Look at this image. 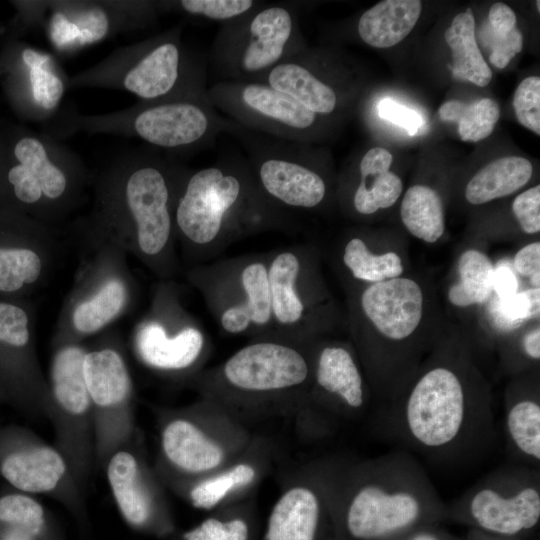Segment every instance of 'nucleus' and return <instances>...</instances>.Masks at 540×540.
<instances>
[{"mask_svg": "<svg viewBox=\"0 0 540 540\" xmlns=\"http://www.w3.org/2000/svg\"><path fill=\"white\" fill-rule=\"evenodd\" d=\"M373 415L381 437L439 465L478 463L499 446L491 384L453 324L402 395Z\"/></svg>", "mask_w": 540, "mask_h": 540, "instance_id": "nucleus-1", "label": "nucleus"}, {"mask_svg": "<svg viewBox=\"0 0 540 540\" xmlns=\"http://www.w3.org/2000/svg\"><path fill=\"white\" fill-rule=\"evenodd\" d=\"M346 329L377 406L395 401L451 325L422 273L344 289Z\"/></svg>", "mask_w": 540, "mask_h": 540, "instance_id": "nucleus-2", "label": "nucleus"}, {"mask_svg": "<svg viewBox=\"0 0 540 540\" xmlns=\"http://www.w3.org/2000/svg\"><path fill=\"white\" fill-rule=\"evenodd\" d=\"M187 168L152 152L121 158L99 178L90 242L133 255L161 281L179 272L175 207Z\"/></svg>", "mask_w": 540, "mask_h": 540, "instance_id": "nucleus-3", "label": "nucleus"}, {"mask_svg": "<svg viewBox=\"0 0 540 540\" xmlns=\"http://www.w3.org/2000/svg\"><path fill=\"white\" fill-rule=\"evenodd\" d=\"M174 218L187 268L220 258L233 243L251 235L296 228L292 215L264 196L247 161L238 157L188 169Z\"/></svg>", "mask_w": 540, "mask_h": 540, "instance_id": "nucleus-4", "label": "nucleus"}, {"mask_svg": "<svg viewBox=\"0 0 540 540\" xmlns=\"http://www.w3.org/2000/svg\"><path fill=\"white\" fill-rule=\"evenodd\" d=\"M444 521L447 503L414 454L397 448L346 458L336 506L340 540H390Z\"/></svg>", "mask_w": 540, "mask_h": 540, "instance_id": "nucleus-5", "label": "nucleus"}, {"mask_svg": "<svg viewBox=\"0 0 540 540\" xmlns=\"http://www.w3.org/2000/svg\"><path fill=\"white\" fill-rule=\"evenodd\" d=\"M314 345L276 337L250 339L189 383L199 397L216 402L248 426L292 419L311 382Z\"/></svg>", "mask_w": 540, "mask_h": 540, "instance_id": "nucleus-6", "label": "nucleus"}, {"mask_svg": "<svg viewBox=\"0 0 540 540\" xmlns=\"http://www.w3.org/2000/svg\"><path fill=\"white\" fill-rule=\"evenodd\" d=\"M255 434L221 405L198 397L159 412L153 467L160 481L202 477L238 456Z\"/></svg>", "mask_w": 540, "mask_h": 540, "instance_id": "nucleus-7", "label": "nucleus"}, {"mask_svg": "<svg viewBox=\"0 0 540 540\" xmlns=\"http://www.w3.org/2000/svg\"><path fill=\"white\" fill-rule=\"evenodd\" d=\"M267 253L276 338L313 343L346 328L345 310L325 280L318 246L294 244Z\"/></svg>", "mask_w": 540, "mask_h": 540, "instance_id": "nucleus-8", "label": "nucleus"}, {"mask_svg": "<svg viewBox=\"0 0 540 540\" xmlns=\"http://www.w3.org/2000/svg\"><path fill=\"white\" fill-rule=\"evenodd\" d=\"M373 394L351 341L335 337L315 342L311 382L291 419L303 440L319 441L368 415Z\"/></svg>", "mask_w": 540, "mask_h": 540, "instance_id": "nucleus-9", "label": "nucleus"}, {"mask_svg": "<svg viewBox=\"0 0 540 540\" xmlns=\"http://www.w3.org/2000/svg\"><path fill=\"white\" fill-rule=\"evenodd\" d=\"M221 331L250 339L275 337L268 253H255L199 264L185 271Z\"/></svg>", "mask_w": 540, "mask_h": 540, "instance_id": "nucleus-10", "label": "nucleus"}, {"mask_svg": "<svg viewBox=\"0 0 540 540\" xmlns=\"http://www.w3.org/2000/svg\"><path fill=\"white\" fill-rule=\"evenodd\" d=\"M304 47L296 3L261 2L249 13L221 24L209 61L221 81L259 82Z\"/></svg>", "mask_w": 540, "mask_h": 540, "instance_id": "nucleus-11", "label": "nucleus"}, {"mask_svg": "<svg viewBox=\"0 0 540 540\" xmlns=\"http://www.w3.org/2000/svg\"><path fill=\"white\" fill-rule=\"evenodd\" d=\"M85 77L121 87L142 103L208 97L205 66L184 46L179 27L127 48Z\"/></svg>", "mask_w": 540, "mask_h": 540, "instance_id": "nucleus-12", "label": "nucleus"}, {"mask_svg": "<svg viewBox=\"0 0 540 540\" xmlns=\"http://www.w3.org/2000/svg\"><path fill=\"white\" fill-rule=\"evenodd\" d=\"M447 521L524 540L540 523V468L511 462L498 466L447 503Z\"/></svg>", "mask_w": 540, "mask_h": 540, "instance_id": "nucleus-13", "label": "nucleus"}, {"mask_svg": "<svg viewBox=\"0 0 540 540\" xmlns=\"http://www.w3.org/2000/svg\"><path fill=\"white\" fill-rule=\"evenodd\" d=\"M13 156L16 163L6 172L12 211L53 227L76 207L86 181L83 167L45 137L18 139Z\"/></svg>", "mask_w": 540, "mask_h": 540, "instance_id": "nucleus-14", "label": "nucleus"}, {"mask_svg": "<svg viewBox=\"0 0 540 540\" xmlns=\"http://www.w3.org/2000/svg\"><path fill=\"white\" fill-rule=\"evenodd\" d=\"M346 458L325 455L289 470L281 480L264 540H340L336 506Z\"/></svg>", "mask_w": 540, "mask_h": 540, "instance_id": "nucleus-15", "label": "nucleus"}, {"mask_svg": "<svg viewBox=\"0 0 540 540\" xmlns=\"http://www.w3.org/2000/svg\"><path fill=\"white\" fill-rule=\"evenodd\" d=\"M161 281L151 306L133 333V351L141 364L158 375L188 381L203 370L211 343L183 307L178 287Z\"/></svg>", "mask_w": 540, "mask_h": 540, "instance_id": "nucleus-16", "label": "nucleus"}, {"mask_svg": "<svg viewBox=\"0 0 540 540\" xmlns=\"http://www.w3.org/2000/svg\"><path fill=\"white\" fill-rule=\"evenodd\" d=\"M94 255L84 264L59 316L53 347L83 343L105 329L130 306L132 277L125 253L91 242Z\"/></svg>", "mask_w": 540, "mask_h": 540, "instance_id": "nucleus-17", "label": "nucleus"}, {"mask_svg": "<svg viewBox=\"0 0 540 540\" xmlns=\"http://www.w3.org/2000/svg\"><path fill=\"white\" fill-rule=\"evenodd\" d=\"M84 343L53 347L45 411L55 433V447L84 491L95 464L92 409L83 375Z\"/></svg>", "mask_w": 540, "mask_h": 540, "instance_id": "nucleus-18", "label": "nucleus"}, {"mask_svg": "<svg viewBox=\"0 0 540 540\" xmlns=\"http://www.w3.org/2000/svg\"><path fill=\"white\" fill-rule=\"evenodd\" d=\"M83 375L92 409L95 464L103 468L112 453L132 443L133 380L120 346L109 339L86 347Z\"/></svg>", "mask_w": 540, "mask_h": 540, "instance_id": "nucleus-19", "label": "nucleus"}, {"mask_svg": "<svg viewBox=\"0 0 540 540\" xmlns=\"http://www.w3.org/2000/svg\"><path fill=\"white\" fill-rule=\"evenodd\" d=\"M247 140V161L255 183L264 196L288 212L320 208L329 198L330 186L324 172L317 168L305 143L280 139L260 141L238 134Z\"/></svg>", "mask_w": 540, "mask_h": 540, "instance_id": "nucleus-20", "label": "nucleus"}, {"mask_svg": "<svg viewBox=\"0 0 540 540\" xmlns=\"http://www.w3.org/2000/svg\"><path fill=\"white\" fill-rule=\"evenodd\" d=\"M207 96L243 128L284 141L306 143L322 124V117L263 82L219 81L207 87Z\"/></svg>", "mask_w": 540, "mask_h": 540, "instance_id": "nucleus-21", "label": "nucleus"}, {"mask_svg": "<svg viewBox=\"0 0 540 540\" xmlns=\"http://www.w3.org/2000/svg\"><path fill=\"white\" fill-rule=\"evenodd\" d=\"M0 400L29 415H45L47 379L35 341V309L28 299L0 298Z\"/></svg>", "mask_w": 540, "mask_h": 540, "instance_id": "nucleus-22", "label": "nucleus"}, {"mask_svg": "<svg viewBox=\"0 0 540 540\" xmlns=\"http://www.w3.org/2000/svg\"><path fill=\"white\" fill-rule=\"evenodd\" d=\"M124 118L127 133L165 150L206 148L213 145L221 133L238 135L244 129L222 117L208 97L141 102L127 111Z\"/></svg>", "mask_w": 540, "mask_h": 540, "instance_id": "nucleus-23", "label": "nucleus"}, {"mask_svg": "<svg viewBox=\"0 0 540 540\" xmlns=\"http://www.w3.org/2000/svg\"><path fill=\"white\" fill-rule=\"evenodd\" d=\"M0 479L10 489L48 496L73 508L84 494L55 445L18 425L0 427Z\"/></svg>", "mask_w": 540, "mask_h": 540, "instance_id": "nucleus-24", "label": "nucleus"}, {"mask_svg": "<svg viewBox=\"0 0 540 540\" xmlns=\"http://www.w3.org/2000/svg\"><path fill=\"white\" fill-rule=\"evenodd\" d=\"M59 245L53 227L1 210L0 298L28 299L49 277Z\"/></svg>", "mask_w": 540, "mask_h": 540, "instance_id": "nucleus-25", "label": "nucleus"}, {"mask_svg": "<svg viewBox=\"0 0 540 540\" xmlns=\"http://www.w3.org/2000/svg\"><path fill=\"white\" fill-rule=\"evenodd\" d=\"M280 449L267 435L256 433L234 459L202 477L161 481L196 509L216 511L255 496L256 490L278 462Z\"/></svg>", "mask_w": 540, "mask_h": 540, "instance_id": "nucleus-26", "label": "nucleus"}, {"mask_svg": "<svg viewBox=\"0 0 540 540\" xmlns=\"http://www.w3.org/2000/svg\"><path fill=\"white\" fill-rule=\"evenodd\" d=\"M103 469L114 502L130 526L148 530L168 528L165 487L154 467L132 443L112 453Z\"/></svg>", "mask_w": 540, "mask_h": 540, "instance_id": "nucleus-27", "label": "nucleus"}, {"mask_svg": "<svg viewBox=\"0 0 540 540\" xmlns=\"http://www.w3.org/2000/svg\"><path fill=\"white\" fill-rule=\"evenodd\" d=\"M504 410L509 462L540 468L539 369L510 379L504 391Z\"/></svg>", "mask_w": 540, "mask_h": 540, "instance_id": "nucleus-28", "label": "nucleus"}, {"mask_svg": "<svg viewBox=\"0 0 540 540\" xmlns=\"http://www.w3.org/2000/svg\"><path fill=\"white\" fill-rule=\"evenodd\" d=\"M405 260V244H382L361 231L343 235L331 258L344 289L400 277L408 272Z\"/></svg>", "mask_w": 540, "mask_h": 540, "instance_id": "nucleus-29", "label": "nucleus"}, {"mask_svg": "<svg viewBox=\"0 0 540 540\" xmlns=\"http://www.w3.org/2000/svg\"><path fill=\"white\" fill-rule=\"evenodd\" d=\"M259 82L291 96L320 117L333 114L340 103L336 85L323 72L322 58L306 47L276 65Z\"/></svg>", "mask_w": 540, "mask_h": 540, "instance_id": "nucleus-30", "label": "nucleus"}, {"mask_svg": "<svg viewBox=\"0 0 540 540\" xmlns=\"http://www.w3.org/2000/svg\"><path fill=\"white\" fill-rule=\"evenodd\" d=\"M392 162V154L382 147L370 148L361 157L357 178L344 187L342 195L352 215L368 217L398 201L403 183L390 171Z\"/></svg>", "mask_w": 540, "mask_h": 540, "instance_id": "nucleus-31", "label": "nucleus"}, {"mask_svg": "<svg viewBox=\"0 0 540 540\" xmlns=\"http://www.w3.org/2000/svg\"><path fill=\"white\" fill-rule=\"evenodd\" d=\"M111 5L84 3L56 5L48 23L53 46L72 52L107 37L116 22Z\"/></svg>", "mask_w": 540, "mask_h": 540, "instance_id": "nucleus-32", "label": "nucleus"}, {"mask_svg": "<svg viewBox=\"0 0 540 540\" xmlns=\"http://www.w3.org/2000/svg\"><path fill=\"white\" fill-rule=\"evenodd\" d=\"M422 11L419 0H383L359 18L357 32L361 40L375 48H389L412 31Z\"/></svg>", "mask_w": 540, "mask_h": 540, "instance_id": "nucleus-33", "label": "nucleus"}, {"mask_svg": "<svg viewBox=\"0 0 540 540\" xmlns=\"http://www.w3.org/2000/svg\"><path fill=\"white\" fill-rule=\"evenodd\" d=\"M495 264L486 252L467 247L455 262L454 278L446 290L447 302L458 309L480 308L493 293Z\"/></svg>", "mask_w": 540, "mask_h": 540, "instance_id": "nucleus-34", "label": "nucleus"}, {"mask_svg": "<svg viewBox=\"0 0 540 540\" xmlns=\"http://www.w3.org/2000/svg\"><path fill=\"white\" fill-rule=\"evenodd\" d=\"M532 173V164L526 158H498L471 177L464 190L465 199L472 205H481L509 196L524 187Z\"/></svg>", "mask_w": 540, "mask_h": 540, "instance_id": "nucleus-35", "label": "nucleus"}, {"mask_svg": "<svg viewBox=\"0 0 540 540\" xmlns=\"http://www.w3.org/2000/svg\"><path fill=\"white\" fill-rule=\"evenodd\" d=\"M444 37L452 53L453 77L479 87L487 86L492 79V71L478 47L471 9L453 18Z\"/></svg>", "mask_w": 540, "mask_h": 540, "instance_id": "nucleus-36", "label": "nucleus"}, {"mask_svg": "<svg viewBox=\"0 0 540 540\" xmlns=\"http://www.w3.org/2000/svg\"><path fill=\"white\" fill-rule=\"evenodd\" d=\"M400 218L405 229L415 238L437 243L445 233V213L440 194L430 186H410L400 204Z\"/></svg>", "mask_w": 540, "mask_h": 540, "instance_id": "nucleus-37", "label": "nucleus"}, {"mask_svg": "<svg viewBox=\"0 0 540 540\" xmlns=\"http://www.w3.org/2000/svg\"><path fill=\"white\" fill-rule=\"evenodd\" d=\"M27 68L30 99L43 118L52 114L61 102L65 84L52 56L48 53L25 48L21 53Z\"/></svg>", "mask_w": 540, "mask_h": 540, "instance_id": "nucleus-38", "label": "nucleus"}, {"mask_svg": "<svg viewBox=\"0 0 540 540\" xmlns=\"http://www.w3.org/2000/svg\"><path fill=\"white\" fill-rule=\"evenodd\" d=\"M438 113L442 121L458 124L461 140L478 142L493 132L500 109L497 102L491 98H482L469 104L450 100L440 106Z\"/></svg>", "mask_w": 540, "mask_h": 540, "instance_id": "nucleus-39", "label": "nucleus"}, {"mask_svg": "<svg viewBox=\"0 0 540 540\" xmlns=\"http://www.w3.org/2000/svg\"><path fill=\"white\" fill-rule=\"evenodd\" d=\"M254 496L214 511L215 514L184 533L182 540H252Z\"/></svg>", "mask_w": 540, "mask_h": 540, "instance_id": "nucleus-40", "label": "nucleus"}, {"mask_svg": "<svg viewBox=\"0 0 540 540\" xmlns=\"http://www.w3.org/2000/svg\"><path fill=\"white\" fill-rule=\"evenodd\" d=\"M495 351L498 354V372L501 375L512 378L539 369V321L501 341Z\"/></svg>", "mask_w": 540, "mask_h": 540, "instance_id": "nucleus-41", "label": "nucleus"}, {"mask_svg": "<svg viewBox=\"0 0 540 540\" xmlns=\"http://www.w3.org/2000/svg\"><path fill=\"white\" fill-rule=\"evenodd\" d=\"M47 525V512L35 496L13 489L0 494V526L18 528L42 539Z\"/></svg>", "mask_w": 540, "mask_h": 540, "instance_id": "nucleus-42", "label": "nucleus"}, {"mask_svg": "<svg viewBox=\"0 0 540 540\" xmlns=\"http://www.w3.org/2000/svg\"><path fill=\"white\" fill-rule=\"evenodd\" d=\"M256 0H180L159 2L160 10H176L221 24L235 20L256 8Z\"/></svg>", "mask_w": 540, "mask_h": 540, "instance_id": "nucleus-43", "label": "nucleus"}, {"mask_svg": "<svg viewBox=\"0 0 540 540\" xmlns=\"http://www.w3.org/2000/svg\"><path fill=\"white\" fill-rule=\"evenodd\" d=\"M513 107L518 122L525 128L540 135V78H525L516 88Z\"/></svg>", "mask_w": 540, "mask_h": 540, "instance_id": "nucleus-44", "label": "nucleus"}, {"mask_svg": "<svg viewBox=\"0 0 540 540\" xmlns=\"http://www.w3.org/2000/svg\"><path fill=\"white\" fill-rule=\"evenodd\" d=\"M484 45L491 49L489 60L498 68H505L512 58L522 50L523 38L521 32L515 28L510 32H495L486 24L480 31Z\"/></svg>", "mask_w": 540, "mask_h": 540, "instance_id": "nucleus-45", "label": "nucleus"}, {"mask_svg": "<svg viewBox=\"0 0 540 540\" xmlns=\"http://www.w3.org/2000/svg\"><path fill=\"white\" fill-rule=\"evenodd\" d=\"M511 210L524 233L538 234L540 231V185L518 194L512 202Z\"/></svg>", "mask_w": 540, "mask_h": 540, "instance_id": "nucleus-46", "label": "nucleus"}, {"mask_svg": "<svg viewBox=\"0 0 540 540\" xmlns=\"http://www.w3.org/2000/svg\"><path fill=\"white\" fill-rule=\"evenodd\" d=\"M511 267L517 277L526 278L529 287L540 288V242L522 246L514 255Z\"/></svg>", "mask_w": 540, "mask_h": 540, "instance_id": "nucleus-47", "label": "nucleus"}, {"mask_svg": "<svg viewBox=\"0 0 540 540\" xmlns=\"http://www.w3.org/2000/svg\"><path fill=\"white\" fill-rule=\"evenodd\" d=\"M377 112L381 118L403 127L410 135H415L423 123L416 111L392 99L381 100L377 104Z\"/></svg>", "mask_w": 540, "mask_h": 540, "instance_id": "nucleus-48", "label": "nucleus"}, {"mask_svg": "<svg viewBox=\"0 0 540 540\" xmlns=\"http://www.w3.org/2000/svg\"><path fill=\"white\" fill-rule=\"evenodd\" d=\"M520 289L519 279L511 264L499 262L495 265L493 296L505 299L517 293Z\"/></svg>", "mask_w": 540, "mask_h": 540, "instance_id": "nucleus-49", "label": "nucleus"}, {"mask_svg": "<svg viewBox=\"0 0 540 540\" xmlns=\"http://www.w3.org/2000/svg\"><path fill=\"white\" fill-rule=\"evenodd\" d=\"M487 20V25L495 32L506 33L516 28V15L504 3L493 4L489 9Z\"/></svg>", "mask_w": 540, "mask_h": 540, "instance_id": "nucleus-50", "label": "nucleus"}, {"mask_svg": "<svg viewBox=\"0 0 540 540\" xmlns=\"http://www.w3.org/2000/svg\"><path fill=\"white\" fill-rule=\"evenodd\" d=\"M390 540H467L459 537L439 525L424 526L404 533Z\"/></svg>", "mask_w": 540, "mask_h": 540, "instance_id": "nucleus-51", "label": "nucleus"}, {"mask_svg": "<svg viewBox=\"0 0 540 540\" xmlns=\"http://www.w3.org/2000/svg\"><path fill=\"white\" fill-rule=\"evenodd\" d=\"M0 540H41V538L18 528L0 526Z\"/></svg>", "mask_w": 540, "mask_h": 540, "instance_id": "nucleus-52", "label": "nucleus"}, {"mask_svg": "<svg viewBox=\"0 0 540 540\" xmlns=\"http://www.w3.org/2000/svg\"><path fill=\"white\" fill-rule=\"evenodd\" d=\"M466 539L467 540H522L518 538L494 536V535L486 534V533H483L474 529H469Z\"/></svg>", "mask_w": 540, "mask_h": 540, "instance_id": "nucleus-53", "label": "nucleus"}, {"mask_svg": "<svg viewBox=\"0 0 540 540\" xmlns=\"http://www.w3.org/2000/svg\"><path fill=\"white\" fill-rule=\"evenodd\" d=\"M539 4H540V2H539V1H537V8H538V11H539Z\"/></svg>", "mask_w": 540, "mask_h": 540, "instance_id": "nucleus-54", "label": "nucleus"}, {"mask_svg": "<svg viewBox=\"0 0 540 540\" xmlns=\"http://www.w3.org/2000/svg\"><path fill=\"white\" fill-rule=\"evenodd\" d=\"M0 404H2L1 400H0Z\"/></svg>", "mask_w": 540, "mask_h": 540, "instance_id": "nucleus-55", "label": "nucleus"}]
</instances>
